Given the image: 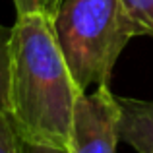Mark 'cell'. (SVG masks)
Segmentation results:
<instances>
[{
	"mask_svg": "<svg viewBox=\"0 0 153 153\" xmlns=\"http://www.w3.org/2000/svg\"><path fill=\"white\" fill-rule=\"evenodd\" d=\"M76 85L58 47L54 18L16 14L12 27L10 118L23 142L70 149Z\"/></svg>",
	"mask_w": 153,
	"mask_h": 153,
	"instance_id": "cell-1",
	"label": "cell"
},
{
	"mask_svg": "<svg viewBox=\"0 0 153 153\" xmlns=\"http://www.w3.org/2000/svg\"><path fill=\"white\" fill-rule=\"evenodd\" d=\"M58 47L76 85L85 93L112 78L134 35L120 0H62L54 16Z\"/></svg>",
	"mask_w": 153,
	"mask_h": 153,
	"instance_id": "cell-2",
	"label": "cell"
},
{
	"mask_svg": "<svg viewBox=\"0 0 153 153\" xmlns=\"http://www.w3.org/2000/svg\"><path fill=\"white\" fill-rule=\"evenodd\" d=\"M120 103L108 83L82 93L74 107L70 153H116L120 142Z\"/></svg>",
	"mask_w": 153,
	"mask_h": 153,
	"instance_id": "cell-3",
	"label": "cell"
},
{
	"mask_svg": "<svg viewBox=\"0 0 153 153\" xmlns=\"http://www.w3.org/2000/svg\"><path fill=\"white\" fill-rule=\"evenodd\" d=\"M118 103L120 142L132 146L136 153H153V101L118 97Z\"/></svg>",
	"mask_w": 153,
	"mask_h": 153,
	"instance_id": "cell-4",
	"label": "cell"
},
{
	"mask_svg": "<svg viewBox=\"0 0 153 153\" xmlns=\"http://www.w3.org/2000/svg\"><path fill=\"white\" fill-rule=\"evenodd\" d=\"M12 29L0 23V114H10Z\"/></svg>",
	"mask_w": 153,
	"mask_h": 153,
	"instance_id": "cell-5",
	"label": "cell"
},
{
	"mask_svg": "<svg viewBox=\"0 0 153 153\" xmlns=\"http://www.w3.org/2000/svg\"><path fill=\"white\" fill-rule=\"evenodd\" d=\"M136 37H153V0H120Z\"/></svg>",
	"mask_w": 153,
	"mask_h": 153,
	"instance_id": "cell-6",
	"label": "cell"
},
{
	"mask_svg": "<svg viewBox=\"0 0 153 153\" xmlns=\"http://www.w3.org/2000/svg\"><path fill=\"white\" fill-rule=\"evenodd\" d=\"M0 153H23V142L10 114H0Z\"/></svg>",
	"mask_w": 153,
	"mask_h": 153,
	"instance_id": "cell-7",
	"label": "cell"
},
{
	"mask_svg": "<svg viewBox=\"0 0 153 153\" xmlns=\"http://www.w3.org/2000/svg\"><path fill=\"white\" fill-rule=\"evenodd\" d=\"M16 8V14H25V12H43L54 18L58 12L62 0H12Z\"/></svg>",
	"mask_w": 153,
	"mask_h": 153,
	"instance_id": "cell-8",
	"label": "cell"
},
{
	"mask_svg": "<svg viewBox=\"0 0 153 153\" xmlns=\"http://www.w3.org/2000/svg\"><path fill=\"white\" fill-rule=\"evenodd\" d=\"M23 142V140H22ZM23 153H70L68 147H54V146H45V143H31L23 142Z\"/></svg>",
	"mask_w": 153,
	"mask_h": 153,
	"instance_id": "cell-9",
	"label": "cell"
}]
</instances>
